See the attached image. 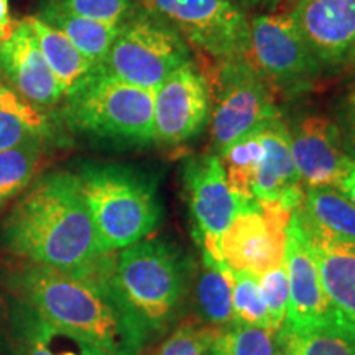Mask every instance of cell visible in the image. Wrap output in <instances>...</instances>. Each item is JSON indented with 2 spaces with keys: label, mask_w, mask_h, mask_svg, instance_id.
<instances>
[{
  "label": "cell",
  "mask_w": 355,
  "mask_h": 355,
  "mask_svg": "<svg viewBox=\"0 0 355 355\" xmlns=\"http://www.w3.org/2000/svg\"><path fill=\"white\" fill-rule=\"evenodd\" d=\"M304 234L327 298L355 329V242L324 237L308 230Z\"/></svg>",
  "instance_id": "obj_18"
},
{
  "label": "cell",
  "mask_w": 355,
  "mask_h": 355,
  "mask_svg": "<svg viewBox=\"0 0 355 355\" xmlns=\"http://www.w3.org/2000/svg\"><path fill=\"white\" fill-rule=\"evenodd\" d=\"M188 268L184 255L158 239H144L114 255L115 288L150 337L165 332L180 313Z\"/></svg>",
  "instance_id": "obj_4"
},
{
  "label": "cell",
  "mask_w": 355,
  "mask_h": 355,
  "mask_svg": "<svg viewBox=\"0 0 355 355\" xmlns=\"http://www.w3.org/2000/svg\"><path fill=\"white\" fill-rule=\"evenodd\" d=\"M0 69L17 89V94L35 107L48 110L64 96L25 19L17 21L10 38L0 44Z\"/></svg>",
  "instance_id": "obj_16"
},
{
  "label": "cell",
  "mask_w": 355,
  "mask_h": 355,
  "mask_svg": "<svg viewBox=\"0 0 355 355\" xmlns=\"http://www.w3.org/2000/svg\"><path fill=\"white\" fill-rule=\"evenodd\" d=\"M0 237L13 255L73 275L92 272L104 257L78 175L68 171L38 178L8 212Z\"/></svg>",
  "instance_id": "obj_2"
},
{
  "label": "cell",
  "mask_w": 355,
  "mask_h": 355,
  "mask_svg": "<svg viewBox=\"0 0 355 355\" xmlns=\"http://www.w3.org/2000/svg\"><path fill=\"white\" fill-rule=\"evenodd\" d=\"M234 272L224 261L202 254V272L196 285L199 319L214 329H225L234 324L232 308Z\"/></svg>",
  "instance_id": "obj_23"
},
{
  "label": "cell",
  "mask_w": 355,
  "mask_h": 355,
  "mask_svg": "<svg viewBox=\"0 0 355 355\" xmlns=\"http://www.w3.org/2000/svg\"><path fill=\"white\" fill-rule=\"evenodd\" d=\"M277 334L266 327L232 324L216 332L209 355H275Z\"/></svg>",
  "instance_id": "obj_28"
},
{
  "label": "cell",
  "mask_w": 355,
  "mask_h": 355,
  "mask_svg": "<svg viewBox=\"0 0 355 355\" xmlns=\"http://www.w3.org/2000/svg\"><path fill=\"white\" fill-rule=\"evenodd\" d=\"M255 130L263 153L252 181V194L259 202L278 201L285 209L295 212L303 202L304 186L291 157L290 130L279 115Z\"/></svg>",
  "instance_id": "obj_17"
},
{
  "label": "cell",
  "mask_w": 355,
  "mask_h": 355,
  "mask_svg": "<svg viewBox=\"0 0 355 355\" xmlns=\"http://www.w3.org/2000/svg\"><path fill=\"white\" fill-rule=\"evenodd\" d=\"M261 153H263V146H261L257 130L247 133L217 153L227 176L229 188L235 198H254L252 181H254Z\"/></svg>",
  "instance_id": "obj_26"
},
{
  "label": "cell",
  "mask_w": 355,
  "mask_h": 355,
  "mask_svg": "<svg viewBox=\"0 0 355 355\" xmlns=\"http://www.w3.org/2000/svg\"><path fill=\"white\" fill-rule=\"evenodd\" d=\"M216 64L211 140L219 153L279 114L266 79L248 58Z\"/></svg>",
  "instance_id": "obj_8"
},
{
  "label": "cell",
  "mask_w": 355,
  "mask_h": 355,
  "mask_svg": "<svg viewBox=\"0 0 355 355\" xmlns=\"http://www.w3.org/2000/svg\"><path fill=\"white\" fill-rule=\"evenodd\" d=\"M42 153L43 141H28L0 152V209L32 183Z\"/></svg>",
  "instance_id": "obj_27"
},
{
  "label": "cell",
  "mask_w": 355,
  "mask_h": 355,
  "mask_svg": "<svg viewBox=\"0 0 355 355\" xmlns=\"http://www.w3.org/2000/svg\"><path fill=\"white\" fill-rule=\"evenodd\" d=\"M237 211L220 239L224 263L234 272L261 277L285 263L286 227L293 212L278 201L235 198Z\"/></svg>",
  "instance_id": "obj_9"
},
{
  "label": "cell",
  "mask_w": 355,
  "mask_h": 355,
  "mask_svg": "<svg viewBox=\"0 0 355 355\" xmlns=\"http://www.w3.org/2000/svg\"><path fill=\"white\" fill-rule=\"evenodd\" d=\"M216 63L248 58V20L237 0H140Z\"/></svg>",
  "instance_id": "obj_7"
},
{
  "label": "cell",
  "mask_w": 355,
  "mask_h": 355,
  "mask_svg": "<svg viewBox=\"0 0 355 355\" xmlns=\"http://www.w3.org/2000/svg\"><path fill=\"white\" fill-rule=\"evenodd\" d=\"M293 20L321 66H347L355 50V0H295Z\"/></svg>",
  "instance_id": "obj_14"
},
{
  "label": "cell",
  "mask_w": 355,
  "mask_h": 355,
  "mask_svg": "<svg viewBox=\"0 0 355 355\" xmlns=\"http://www.w3.org/2000/svg\"><path fill=\"white\" fill-rule=\"evenodd\" d=\"M290 146L304 188H336L349 157L334 121L321 115L303 117L290 130Z\"/></svg>",
  "instance_id": "obj_15"
},
{
  "label": "cell",
  "mask_w": 355,
  "mask_h": 355,
  "mask_svg": "<svg viewBox=\"0 0 355 355\" xmlns=\"http://www.w3.org/2000/svg\"><path fill=\"white\" fill-rule=\"evenodd\" d=\"M232 308L234 324H248V326H260L268 329L266 308L260 290V277L257 275L234 272Z\"/></svg>",
  "instance_id": "obj_29"
},
{
  "label": "cell",
  "mask_w": 355,
  "mask_h": 355,
  "mask_svg": "<svg viewBox=\"0 0 355 355\" xmlns=\"http://www.w3.org/2000/svg\"><path fill=\"white\" fill-rule=\"evenodd\" d=\"M275 355H291V354L288 352L285 347H282V345L278 344V350H277V354H275Z\"/></svg>",
  "instance_id": "obj_38"
},
{
  "label": "cell",
  "mask_w": 355,
  "mask_h": 355,
  "mask_svg": "<svg viewBox=\"0 0 355 355\" xmlns=\"http://www.w3.org/2000/svg\"><path fill=\"white\" fill-rule=\"evenodd\" d=\"M66 97V117L76 130L117 144L155 141V91L132 86L92 68Z\"/></svg>",
  "instance_id": "obj_5"
},
{
  "label": "cell",
  "mask_w": 355,
  "mask_h": 355,
  "mask_svg": "<svg viewBox=\"0 0 355 355\" xmlns=\"http://www.w3.org/2000/svg\"><path fill=\"white\" fill-rule=\"evenodd\" d=\"M50 132L44 110L35 107L10 89L0 107V152L28 141H44Z\"/></svg>",
  "instance_id": "obj_24"
},
{
  "label": "cell",
  "mask_w": 355,
  "mask_h": 355,
  "mask_svg": "<svg viewBox=\"0 0 355 355\" xmlns=\"http://www.w3.org/2000/svg\"><path fill=\"white\" fill-rule=\"evenodd\" d=\"M188 61L189 48L181 35L145 12L132 15L121 26L104 63L94 68L132 86L157 91L173 71Z\"/></svg>",
  "instance_id": "obj_6"
},
{
  "label": "cell",
  "mask_w": 355,
  "mask_h": 355,
  "mask_svg": "<svg viewBox=\"0 0 355 355\" xmlns=\"http://www.w3.org/2000/svg\"><path fill=\"white\" fill-rule=\"evenodd\" d=\"M209 91L207 78L191 61L173 71L155 91V141L180 145L199 135L211 117Z\"/></svg>",
  "instance_id": "obj_13"
},
{
  "label": "cell",
  "mask_w": 355,
  "mask_h": 355,
  "mask_svg": "<svg viewBox=\"0 0 355 355\" xmlns=\"http://www.w3.org/2000/svg\"><path fill=\"white\" fill-rule=\"evenodd\" d=\"M8 92H10V89H8L7 86H3V84L0 83V107H2L3 101H6V97H7Z\"/></svg>",
  "instance_id": "obj_36"
},
{
  "label": "cell",
  "mask_w": 355,
  "mask_h": 355,
  "mask_svg": "<svg viewBox=\"0 0 355 355\" xmlns=\"http://www.w3.org/2000/svg\"><path fill=\"white\" fill-rule=\"evenodd\" d=\"M347 66H349L350 69H352V73L355 74V50H354V53H352V56H350Z\"/></svg>",
  "instance_id": "obj_37"
},
{
  "label": "cell",
  "mask_w": 355,
  "mask_h": 355,
  "mask_svg": "<svg viewBox=\"0 0 355 355\" xmlns=\"http://www.w3.org/2000/svg\"><path fill=\"white\" fill-rule=\"evenodd\" d=\"M285 265L290 286L288 316L283 327L295 332H304L316 327L337 326L355 329L334 308L324 291L321 275L303 227L293 214L286 227Z\"/></svg>",
  "instance_id": "obj_12"
},
{
  "label": "cell",
  "mask_w": 355,
  "mask_h": 355,
  "mask_svg": "<svg viewBox=\"0 0 355 355\" xmlns=\"http://www.w3.org/2000/svg\"><path fill=\"white\" fill-rule=\"evenodd\" d=\"M37 17L66 35V38L91 61L92 66L104 63L122 26L73 15L48 2H43Z\"/></svg>",
  "instance_id": "obj_21"
},
{
  "label": "cell",
  "mask_w": 355,
  "mask_h": 355,
  "mask_svg": "<svg viewBox=\"0 0 355 355\" xmlns=\"http://www.w3.org/2000/svg\"><path fill=\"white\" fill-rule=\"evenodd\" d=\"M15 26L17 21L10 19V12H8V0H0V44L10 38Z\"/></svg>",
  "instance_id": "obj_35"
},
{
  "label": "cell",
  "mask_w": 355,
  "mask_h": 355,
  "mask_svg": "<svg viewBox=\"0 0 355 355\" xmlns=\"http://www.w3.org/2000/svg\"><path fill=\"white\" fill-rule=\"evenodd\" d=\"M15 327L19 355H110L84 337L44 321L26 306Z\"/></svg>",
  "instance_id": "obj_20"
},
{
  "label": "cell",
  "mask_w": 355,
  "mask_h": 355,
  "mask_svg": "<svg viewBox=\"0 0 355 355\" xmlns=\"http://www.w3.org/2000/svg\"><path fill=\"white\" fill-rule=\"evenodd\" d=\"M336 189L340 191V193H343L355 206V159H347L343 175H340L339 181H337Z\"/></svg>",
  "instance_id": "obj_34"
},
{
  "label": "cell",
  "mask_w": 355,
  "mask_h": 355,
  "mask_svg": "<svg viewBox=\"0 0 355 355\" xmlns=\"http://www.w3.org/2000/svg\"><path fill=\"white\" fill-rule=\"evenodd\" d=\"M73 15L102 24L123 25L135 15V0H44Z\"/></svg>",
  "instance_id": "obj_31"
},
{
  "label": "cell",
  "mask_w": 355,
  "mask_h": 355,
  "mask_svg": "<svg viewBox=\"0 0 355 355\" xmlns=\"http://www.w3.org/2000/svg\"><path fill=\"white\" fill-rule=\"evenodd\" d=\"M277 339L291 355H355V332L344 327L327 326L304 332L282 327Z\"/></svg>",
  "instance_id": "obj_25"
},
{
  "label": "cell",
  "mask_w": 355,
  "mask_h": 355,
  "mask_svg": "<svg viewBox=\"0 0 355 355\" xmlns=\"http://www.w3.org/2000/svg\"><path fill=\"white\" fill-rule=\"evenodd\" d=\"M114 255L92 272L73 275L30 263L15 275L20 303L61 329L84 337L110 355H141L150 336L115 288Z\"/></svg>",
  "instance_id": "obj_1"
},
{
  "label": "cell",
  "mask_w": 355,
  "mask_h": 355,
  "mask_svg": "<svg viewBox=\"0 0 355 355\" xmlns=\"http://www.w3.org/2000/svg\"><path fill=\"white\" fill-rule=\"evenodd\" d=\"M336 125L339 128L344 152L349 158L355 159V89L340 99Z\"/></svg>",
  "instance_id": "obj_33"
},
{
  "label": "cell",
  "mask_w": 355,
  "mask_h": 355,
  "mask_svg": "<svg viewBox=\"0 0 355 355\" xmlns=\"http://www.w3.org/2000/svg\"><path fill=\"white\" fill-rule=\"evenodd\" d=\"M217 331L201 319H184L153 355H209Z\"/></svg>",
  "instance_id": "obj_30"
},
{
  "label": "cell",
  "mask_w": 355,
  "mask_h": 355,
  "mask_svg": "<svg viewBox=\"0 0 355 355\" xmlns=\"http://www.w3.org/2000/svg\"><path fill=\"white\" fill-rule=\"evenodd\" d=\"M248 60L265 79L295 87L321 69L291 13H265L248 21Z\"/></svg>",
  "instance_id": "obj_11"
},
{
  "label": "cell",
  "mask_w": 355,
  "mask_h": 355,
  "mask_svg": "<svg viewBox=\"0 0 355 355\" xmlns=\"http://www.w3.org/2000/svg\"><path fill=\"white\" fill-rule=\"evenodd\" d=\"M293 214L311 234L355 242V206L336 188H304Z\"/></svg>",
  "instance_id": "obj_19"
},
{
  "label": "cell",
  "mask_w": 355,
  "mask_h": 355,
  "mask_svg": "<svg viewBox=\"0 0 355 355\" xmlns=\"http://www.w3.org/2000/svg\"><path fill=\"white\" fill-rule=\"evenodd\" d=\"M183 186L194 241L204 255L224 261L220 239L234 219L237 201L229 188L219 155L202 153L186 159Z\"/></svg>",
  "instance_id": "obj_10"
},
{
  "label": "cell",
  "mask_w": 355,
  "mask_h": 355,
  "mask_svg": "<svg viewBox=\"0 0 355 355\" xmlns=\"http://www.w3.org/2000/svg\"><path fill=\"white\" fill-rule=\"evenodd\" d=\"M260 290L266 308L268 329L278 334L288 316L290 286H288L286 265H279L260 277Z\"/></svg>",
  "instance_id": "obj_32"
},
{
  "label": "cell",
  "mask_w": 355,
  "mask_h": 355,
  "mask_svg": "<svg viewBox=\"0 0 355 355\" xmlns=\"http://www.w3.org/2000/svg\"><path fill=\"white\" fill-rule=\"evenodd\" d=\"M78 180L101 255L133 245L157 230L162 204L157 183L145 173L121 165H86Z\"/></svg>",
  "instance_id": "obj_3"
},
{
  "label": "cell",
  "mask_w": 355,
  "mask_h": 355,
  "mask_svg": "<svg viewBox=\"0 0 355 355\" xmlns=\"http://www.w3.org/2000/svg\"><path fill=\"white\" fill-rule=\"evenodd\" d=\"M25 20L33 30L40 51H42L44 61L50 66L58 83L63 87L66 96L91 73L94 66L66 38V35L56 30L55 26L48 25L37 15L26 17Z\"/></svg>",
  "instance_id": "obj_22"
}]
</instances>
